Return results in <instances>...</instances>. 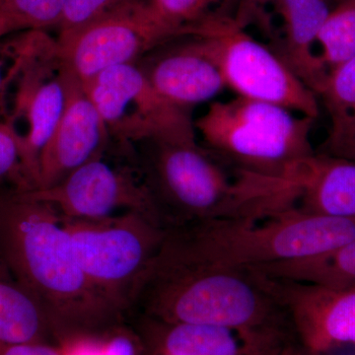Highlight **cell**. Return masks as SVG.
Wrapping results in <instances>:
<instances>
[{"instance_id": "cell-20", "label": "cell", "mask_w": 355, "mask_h": 355, "mask_svg": "<svg viewBox=\"0 0 355 355\" xmlns=\"http://www.w3.org/2000/svg\"><path fill=\"white\" fill-rule=\"evenodd\" d=\"M48 327L38 303L0 268V343H43Z\"/></svg>"}, {"instance_id": "cell-36", "label": "cell", "mask_w": 355, "mask_h": 355, "mask_svg": "<svg viewBox=\"0 0 355 355\" xmlns=\"http://www.w3.org/2000/svg\"><path fill=\"white\" fill-rule=\"evenodd\" d=\"M162 355H169V354H164V352H162Z\"/></svg>"}, {"instance_id": "cell-26", "label": "cell", "mask_w": 355, "mask_h": 355, "mask_svg": "<svg viewBox=\"0 0 355 355\" xmlns=\"http://www.w3.org/2000/svg\"><path fill=\"white\" fill-rule=\"evenodd\" d=\"M32 43V30L10 41L0 42V112L3 114L7 90L29 53Z\"/></svg>"}, {"instance_id": "cell-19", "label": "cell", "mask_w": 355, "mask_h": 355, "mask_svg": "<svg viewBox=\"0 0 355 355\" xmlns=\"http://www.w3.org/2000/svg\"><path fill=\"white\" fill-rule=\"evenodd\" d=\"M157 335L159 347L169 355H244L234 331L205 324L166 323L146 319Z\"/></svg>"}, {"instance_id": "cell-1", "label": "cell", "mask_w": 355, "mask_h": 355, "mask_svg": "<svg viewBox=\"0 0 355 355\" xmlns=\"http://www.w3.org/2000/svg\"><path fill=\"white\" fill-rule=\"evenodd\" d=\"M0 268L58 330H91L125 316L86 277L60 214L23 191H0Z\"/></svg>"}, {"instance_id": "cell-8", "label": "cell", "mask_w": 355, "mask_h": 355, "mask_svg": "<svg viewBox=\"0 0 355 355\" xmlns=\"http://www.w3.org/2000/svg\"><path fill=\"white\" fill-rule=\"evenodd\" d=\"M83 86L114 144L197 139L190 111L161 95L137 64L105 70Z\"/></svg>"}, {"instance_id": "cell-34", "label": "cell", "mask_w": 355, "mask_h": 355, "mask_svg": "<svg viewBox=\"0 0 355 355\" xmlns=\"http://www.w3.org/2000/svg\"><path fill=\"white\" fill-rule=\"evenodd\" d=\"M338 157H342L345 159H350V160L355 161V141L354 144H350L347 148H345Z\"/></svg>"}, {"instance_id": "cell-18", "label": "cell", "mask_w": 355, "mask_h": 355, "mask_svg": "<svg viewBox=\"0 0 355 355\" xmlns=\"http://www.w3.org/2000/svg\"><path fill=\"white\" fill-rule=\"evenodd\" d=\"M331 121L320 153L338 156L355 141V55L331 69L318 93Z\"/></svg>"}, {"instance_id": "cell-12", "label": "cell", "mask_w": 355, "mask_h": 355, "mask_svg": "<svg viewBox=\"0 0 355 355\" xmlns=\"http://www.w3.org/2000/svg\"><path fill=\"white\" fill-rule=\"evenodd\" d=\"M263 275L306 352L321 355L343 345L355 349V286H318Z\"/></svg>"}, {"instance_id": "cell-10", "label": "cell", "mask_w": 355, "mask_h": 355, "mask_svg": "<svg viewBox=\"0 0 355 355\" xmlns=\"http://www.w3.org/2000/svg\"><path fill=\"white\" fill-rule=\"evenodd\" d=\"M108 150L51 188L23 191L48 203L65 218L100 219L139 212L162 224L137 168L132 147L121 162H110Z\"/></svg>"}, {"instance_id": "cell-4", "label": "cell", "mask_w": 355, "mask_h": 355, "mask_svg": "<svg viewBox=\"0 0 355 355\" xmlns=\"http://www.w3.org/2000/svg\"><path fill=\"white\" fill-rule=\"evenodd\" d=\"M135 162L164 227L263 218L237 178L197 139H153L132 146Z\"/></svg>"}, {"instance_id": "cell-33", "label": "cell", "mask_w": 355, "mask_h": 355, "mask_svg": "<svg viewBox=\"0 0 355 355\" xmlns=\"http://www.w3.org/2000/svg\"><path fill=\"white\" fill-rule=\"evenodd\" d=\"M301 350V345H295L293 342L289 343L288 345L282 352V355H299Z\"/></svg>"}, {"instance_id": "cell-27", "label": "cell", "mask_w": 355, "mask_h": 355, "mask_svg": "<svg viewBox=\"0 0 355 355\" xmlns=\"http://www.w3.org/2000/svg\"><path fill=\"white\" fill-rule=\"evenodd\" d=\"M275 0H240L235 19L243 27L250 23H258L266 32L270 33V16L266 8L272 6Z\"/></svg>"}, {"instance_id": "cell-14", "label": "cell", "mask_w": 355, "mask_h": 355, "mask_svg": "<svg viewBox=\"0 0 355 355\" xmlns=\"http://www.w3.org/2000/svg\"><path fill=\"white\" fill-rule=\"evenodd\" d=\"M64 69L67 102L62 118L40 159L35 188L38 190L60 184L78 168L102 156L112 144L101 114L83 84Z\"/></svg>"}, {"instance_id": "cell-6", "label": "cell", "mask_w": 355, "mask_h": 355, "mask_svg": "<svg viewBox=\"0 0 355 355\" xmlns=\"http://www.w3.org/2000/svg\"><path fill=\"white\" fill-rule=\"evenodd\" d=\"M62 220L86 277L125 316L162 247L167 229L139 212L100 219L62 216Z\"/></svg>"}, {"instance_id": "cell-2", "label": "cell", "mask_w": 355, "mask_h": 355, "mask_svg": "<svg viewBox=\"0 0 355 355\" xmlns=\"http://www.w3.org/2000/svg\"><path fill=\"white\" fill-rule=\"evenodd\" d=\"M234 331L243 345L294 335L286 311L253 268L156 257L128 313Z\"/></svg>"}, {"instance_id": "cell-25", "label": "cell", "mask_w": 355, "mask_h": 355, "mask_svg": "<svg viewBox=\"0 0 355 355\" xmlns=\"http://www.w3.org/2000/svg\"><path fill=\"white\" fill-rule=\"evenodd\" d=\"M11 183L17 191L30 190L23 171L17 137L4 119H0V186Z\"/></svg>"}, {"instance_id": "cell-3", "label": "cell", "mask_w": 355, "mask_h": 355, "mask_svg": "<svg viewBox=\"0 0 355 355\" xmlns=\"http://www.w3.org/2000/svg\"><path fill=\"white\" fill-rule=\"evenodd\" d=\"M355 239V221L289 207L263 218L169 229L157 254L168 260L253 268L327 253Z\"/></svg>"}, {"instance_id": "cell-29", "label": "cell", "mask_w": 355, "mask_h": 355, "mask_svg": "<svg viewBox=\"0 0 355 355\" xmlns=\"http://www.w3.org/2000/svg\"><path fill=\"white\" fill-rule=\"evenodd\" d=\"M103 355H137L135 340L123 333H116L104 343Z\"/></svg>"}, {"instance_id": "cell-35", "label": "cell", "mask_w": 355, "mask_h": 355, "mask_svg": "<svg viewBox=\"0 0 355 355\" xmlns=\"http://www.w3.org/2000/svg\"><path fill=\"white\" fill-rule=\"evenodd\" d=\"M343 1H345V0H335V3L336 4L340 3V2H343Z\"/></svg>"}, {"instance_id": "cell-13", "label": "cell", "mask_w": 355, "mask_h": 355, "mask_svg": "<svg viewBox=\"0 0 355 355\" xmlns=\"http://www.w3.org/2000/svg\"><path fill=\"white\" fill-rule=\"evenodd\" d=\"M154 88L189 110L216 101L225 80L211 46L200 35H181L159 44L137 62Z\"/></svg>"}, {"instance_id": "cell-31", "label": "cell", "mask_w": 355, "mask_h": 355, "mask_svg": "<svg viewBox=\"0 0 355 355\" xmlns=\"http://www.w3.org/2000/svg\"><path fill=\"white\" fill-rule=\"evenodd\" d=\"M104 343L95 342L85 338L76 340V343L67 345V349L62 355H103Z\"/></svg>"}, {"instance_id": "cell-37", "label": "cell", "mask_w": 355, "mask_h": 355, "mask_svg": "<svg viewBox=\"0 0 355 355\" xmlns=\"http://www.w3.org/2000/svg\"></svg>"}, {"instance_id": "cell-17", "label": "cell", "mask_w": 355, "mask_h": 355, "mask_svg": "<svg viewBox=\"0 0 355 355\" xmlns=\"http://www.w3.org/2000/svg\"><path fill=\"white\" fill-rule=\"evenodd\" d=\"M253 268L275 279L330 287L355 286V239L327 253Z\"/></svg>"}, {"instance_id": "cell-22", "label": "cell", "mask_w": 355, "mask_h": 355, "mask_svg": "<svg viewBox=\"0 0 355 355\" xmlns=\"http://www.w3.org/2000/svg\"><path fill=\"white\" fill-rule=\"evenodd\" d=\"M318 57L326 71L355 55V0L336 4L317 39Z\"/></svg>"}, {"instance_id": "cell-28", "label": "cell", "mask_w": 355, "mask_h": 355, "mask_svg": "<svg viewBox=\"0 0 355 355\" xmlns=\"http://www.w3.org/2000/svg\"><path fill=\"white\" fill-rule=\"evenodd\" d=\"M0 355H62L44 343H0Z\"/></svg>"}, {"instance_id": "cell-16", "label": "cell", "mask_w": 355, "mask_h": 355, "mask_svg": "<svg viewBox=\"0 0 355 355\" xmlns=\"http://www.w3.org/2000/svg\"><path fill=\"white\" fill-rule=\"evenodd\" d=\"M333 4L335 0H275L272 6L282 22V38L275 51L316 95L328 72L315 46Z\"/></svg>"}, {"instance_id": "cell-21", "label": "cell", "mask_w": 355, "mask_h": 355, "mask_svg": "<svg viewBox=\"0 0 355 355\" xmlns=\"http://www.w3.org/2000/svg\"><path fill=\"white\" fill-rule=\"evenodd\" d=\"M240 0H146L151 13L175 36L203 21L235 16Z\"/></svg>"}, {"instance_id": "cell-32", "label": "cell", "mask_w": 355, "mask_h": 355, "mask_svg": "<svg viewBox=\"0 0 355 355\" xmlns=\"http://www.w3.org/2000/svg\"><path fill=\"white\" fill-rule=\"evenodd\" d=\"M20 31H23V30L16 23L8 19H4V18H0V39L6 38L13 33Z\"/></svg>"}, {"instance_id": "cell-7", "label": "cell", "mask_w": 355, "mask_h": 355, "mask_svg": "<svg viewBox=\"0 0 355 355\" xmlns=\"http://www.w3.org/2000/svg\"><path fill=\"white\" fill-rule=\"evenodd\" d=\"M183 35H200L209 41L226 86L237 96L313 119L319 116L317 95L277 51L254 39L234 16L210 18Z\"/></svg>"}, {"instance_id": "cell-30", "label": "cell", "mask_w": 355, "mask_h": 355, "mask_svg": "<svg viewBox=\"0 0 355 355\" xmlns=\"http://www.w3.org/2000/svg\"><path fill=\"white\" fill-rule=\"evenodd\" d=\"M292 343L291 338L270 340L256 345L245 347L244 355H282L284 349Z\"/></svg>"}, {"instance_id": "cell-11", "label": "cell", "mask_w": 355, "mask_h": 355, "mask_svg": "<svg viewBox=\"0 0 355 355\" xmlns=\"http://www.w3.org/2000/svg\"><path fill=\"white\" fill-rule=\"evenodd\" d=\"M44 31L37 32L31 50L11 81L16 86L15 92L11 109L3 118L17 137L23 171L30 190L36 188L40 159L62 118L67 102V80L60 60L53 73V65H48L51 58L46 64L35 58Z\"/></svg>"}, {"instance_id": "cell-23", "label": "cell", "mask_w": 355, "mask_h": 355, "mask_svg": "<svg viewBox=\"0 0 355 355\" xmlns=\"http://www.w3.org/2000/svg\"><path fill=\"white\" fill-rule=\"evenodd\" d=\"M64 0H0V18L16 23L23 31L58 27Z\"/></svg>"}, {"instance_id": "cell-5", "label": "cell", "mask_w": 355, "mask_h": 355, "mask_svg": "<svg viewBox=\"0 0 355 355\" xmlns=\"http://www.w3.org/2000/svg\"><path fill=\"white\" fill-rule=\"evenodd\" d=\"M315 120L237 96L210 103L193 123L202 146L233 174L279 180L316 153L311 144Z\"/></svg>"}, {"instance_id": "cell-9", "label": "cell", "mask_w": 355, "mask_h": 355, "mask_svg": "<svg viewBox=\"0 0 355 355\" xmlns=\"http://www.w3.org/2000/svg\"><path fill=\"white\" fill-rule=\"evenodd\" d=\"M175 37L154 17L146 0H137L55 40V53L84 84L112 67L137 64Z\"/></svg>"}, {"instance_id": "cell-15", "label": "cell", "mask_w": 355, "mask_h": 355, "mask_svg": "<svg viewBox=\"0 0 355 355\" xmlns=\"http://www.w3.org/2000/svg\"><path fill=\"white\" fill-rule=\"evenodd\" d=\"M289 205L306 214L355 221V161L315 153L275 181Z\"/></svg>"}, {"instance_id": "cell-24", "label": "cell", "mask_w": 355, "mask_h": 355, "mask_svg": "<svg viewBox=\"0 0 355 355\" xmlns=\"http://www.w3.org/2000/svg\"><path fill=\"white\" fill-rule=\"evenodd\" d=\"M137 0H64V10L58 25L62 40L72 33Z\"/></svg>"}]
</instances>
